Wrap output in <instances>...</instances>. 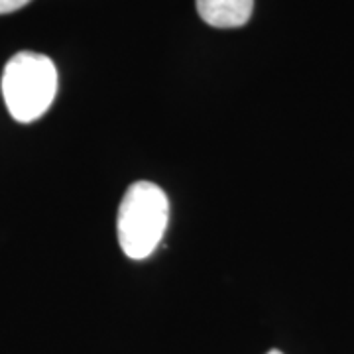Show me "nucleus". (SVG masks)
<instances>
[{"mask_svg": "<svg viewBox=\"0 0 354 354\" xmlns=\"http://www.w3.org/2000/svg\"><path fill=\"white\" fill-rule=\"evenodd\" d=\"M169 221V201L162 187L150 181L130 185L116 221L120 248L132 260L148 258L164 239Z\"/></svg>", "mask_w": 354, "mask_h": 354, "instance_id": "obj_1", "label": "nucleus"}, {"mask_svg": "<svg viewBox=\"0 0 354 354\" xmlns=\"http://www.w3.org/2000/svg\"><path fill=\"white\" fill-rule=\"evenodd\" d=\"M57 93V69L48 55L20 51L2 73V95L14 120L28 124L44 116Z\"/></svg>", "mask_w": 354, "mask_h": 354, "instance_id": "obj_2", "label": "nucleus"}, {"mask_svg": "<svg viewBox=\"0 0 354 354\" xmlns=\"http://www.w3.org/2000/svg\"><path fill=\"white\" fill-rule=\"evenodd\" d=\"M197 12L213 28H241L254 10V0H195Z\"/></svg>", "mask_w": 354, "mask_h": 354, "instance_id": "obj_3", "label": "nucleus"}, {"mask_svg": "<svg viewBox=\"0 0 354 354\" xmlns=\"http://www.w3.org/2000/svg\"><path fill=\"white\" fill-rule=\"evenodd\" d=\"M30 0H0V14H10L24 8Z\"/></svg>", "mask_w": 354, "mask_h": 354, "instance_id": "obj_4", "label": "nucleus"}, {"mask_svg": "<svg viewBox=\"0 0 354 354\" xmlns=\"http://www.w3.org/2000/svg\"><path fill=\"white\" fill-rule=\"evenodd\" d=\"M270 354H281V353H279V351H272V353H270Z\"/></svg>", "mask_w": 354, "mask_h": 354, "instance_id": "obj_5", "label": "nucleus"}]
</instances>
